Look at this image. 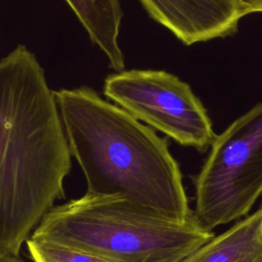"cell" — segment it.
Returning <instances> with one entry per match:
<instances>
[{"mask_svg": "<svg viewBox=\"0 0 262 262\" xmlns=\"http://www.w3.org/2000/svg\"><path fill=\"white\" fill-rule=\"evenodd\" d=\"M103 93L180 145L204 152L217 135L207 110L190 86L166 71H121L105 79Z\"/></svg>", "mask_w": 262, "mask_h": 262, "instance_id": "cell-5", "label": "cell"}, {"mask_svg": "<svg viewBox=\"0 0 262 262\" xmlns=\"http://www.w3.org/2000/svg\"><path fill=\"white\" fill-rule=\"evenodd\" d=\"M157 23L184 45L226 38L245 17L238 0H139Z\"/></svg>", "mask_w": 262, "mask_h": 262, "instance_id": "cell-6", "label": "cell"}, {"mask_svg": "<svg viewBox=\"0 0 262 262\" xmlns=\"http://www.w3.org/2000/svg\"><path fill=\"white\" fill-rule=\"evenodd\" d=\"M86 193L122 196L177 223L193 218L166 138L89 87L54 91Z\"/></svg>", "mask_w": 262, "mask_h": 262, "instance_id": "cell-2", "label": "cell"}, {"mask_svg": "<svg viewBox=\"0 0 262 262\" xmlns=\"http://www.w3.org/2000/svg\"><path fill=\"white\" fill-rule=\"evenodd\" d=\"M245 16L251 13H262V0H238Z\"/></svg>", "mask_w": 262, "mask_h": 262, "instance_id": "cell-10", "label": "cell"}, {"mask_svg": "<svg viewBox=\"0 0 262 262\" xmlns=\"http://www.w3.org/2000/svg\"><path fill=\"white\" fill-rule=\"evenodd\" d=\"M91 41L105 54L110 67L118 72L125 68L119 45L123 11L119 0H66Z\"/></svg>", "mask_w": 262, "mask_h": 262, "instance_id": "cell-8", "label": "cell"}, {"mask_svg": "<svg viewBox=\"0 0 262 262\" xmlns=\"http://www.w3.org/2000/svg\"><path fill=\"white\" fill-rule=\"evenodd\" d=\"M26 246L33 262H115L54 242L29 237Z\"/></svg>", "mask_w": 262, "mask_h": 262, "instance_id": "cell-9", "label": "cell"}, {"mask_svg": "<svg viewBox=\"0 0 262 262\" xmlns=\"http://www.w3.org/2000/svg\"><path fill=\"white\" fill-rule=\"evenodd\" d=\"M0 262H27L17 255H14L2 248H0Z\"/></svg>", "mask_w": 262, "mask_h": 262, "instance_id": "cell-11", "label": "cell"}, {"mask_svg": "<svg viewBox=\"0 0 262 262\" xmlns=\"http://www.w3.org/2000/svg\"><path fill=\"white\" fill-rule=\"evenodd\" d=\"M71 156L45 72L33 52L17 45L0 60V248L19 256L63 196Z\"/></svg>", "mask_w": 262, "mask_h": 262, "instance_id": "cell-1", "label": "cell"}, {"mask_svg": "<svg viewBox=\"0 0 262 262\" xmlns=\"http://www.w3.org/2000/svg\"><path fill=\"white\" fill-rule=\"evenodd\" d=\"M181 262H262V207Z\"/></svg>", "mask_w": 262, "mask_h": 262, "instance_id": "cell-7", "label": "cell"}, {"mask_svg": "<svg viewBox=\"0 0 262 262\" xmlns=\"http://www.w3.org/2000/svg\"><path fill=\"white\" fill-rule=\"evenodd\" d=\"M262 194V101L217 134L194 181L196 222L209 231L246 216Z\"/></svg>", "mask_w": 262, "mask_h": 262, "instance_id": "cell-4", "label": "cell"}, {"mask_svg": "<svg viewBox=\"0 0 262 262\" xmlns=\"http://www.w3.org/2000/svg\"><path fill=\"white\" fill-rule=\"evenodd\" d=\"M214 236L194 216L177 223L122 196L85 193L52 207L30 237L115 262H181Z\"/></svg>", "mask_w": 262, "mask_h": 262, "instance_id": "cell-3", "label": "cell"}]
</instances>
